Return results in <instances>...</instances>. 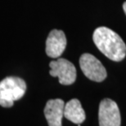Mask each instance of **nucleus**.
<instances>
[{"mask_svg": "<svg viewBox=\"0 0 126 126\" xmlns=\"http://www.w3.org/2000/svg\"><path fill=\"white\" fill-rule=\"evenodd\" d=\"M99 126H120V113L116 103L104 98L99 105Z\"/></svg>", "mask_w": 126, "mask_h": 126, "instance_id": "39448f33", "label": "nucleus"}, {"mask_svg": "<svg viewBox=\"0 0 126 126\" xmlns=\"http://www.w3.org/2000/svg\"><path fill=\"white\" fill-rule=\"evenodd\" d=\"M64 117L78 125H80L84 121L86 117L85 112L78 99L73 98L65 104Z\"/></svg>", "mask_w": 126, "mask_h": 126, "instance_id": "6e6552de", "label": "nucleus"}, {"mask_svg": "<svg viewBox=\"0 0 126 126\" xmlns=\"http://www.w3.org/2000/svg\"><path fill=\"white\" fill-rule=\"evenodd\" d=\"M49 73L53 77H58L61 85H69L76 81V69L71 62L66 59L59 58L57 60L51 61L49 63Z\"/></svg>", "mask_w": 126, "mask_h": 126, "instance_id": "20e7f679", "label": "nucleus"}, {"mask_svg": "<svg viewBox=\"0 0 126 126\" xmlns=\"http://www.w3.org/2000/svg\"><path fill=\"white\" fill-rule=\"evenodd\" d=\"M93 42L98 50L110 60L119 62L126 55V45L119 34L106 27L95 29Z\"/></svg>", "mask_w": 126, "mask_h": 126, "instance_id": "f257e3e1", "label": "nucleus"}, {"mask_svg": "<svg viewBox=\"0 0 126 126\" xmlns=\"http://www.w3.org/2000/svg\"><path fill=\"white\" fill-rule=\"evenodd\" d=\"M26 84L23 79L17 77H8L0 81V106L11 108L14 102L24 96Z\"/></svg>", "mask_w": 126, "mask_h": 126, "instance_id": "f03ea898", "label": "nucleus"}, {"mask_svg": "<svg viewBox=\"0 0 126 126\" xmlns=\"http://www.w3.org/2000/svg\"><path fill=\"white\" fill-rule=\"evenodd\" d=\"M65 103L60 98L50 99L44 108V115L49 126H61Z\"/></svg>", "mask_w": 126, "mask_h": 126, "instance_id": "0eeeda50", "label": "nucleus"}, {"mask_svg": "<svg viewBox=\"0 0 126 126\" xmlns=\"http://www.w3.org/2000/svg\"><path fill=\"white\" fill-rule=\"evenodd\" d=\"M66 47V37L63 31L53 29L46 40V54L51 58H58Z\"/></svg>", "mask_w": 126, "mask_h": 126, "instance_id": "423d86ee", "label": "nucleus"}, {"mask_svg": "<svg viewBox=\"0 0 126 126\" xmlns=\"http://www.w3.org/2000/svg\"><path fill=\"white\" fill-rule=\"evenodd\" d=\"M123 9H124V12L126 15V2H124V4H123Z\"/></svg>", "mask_w": 126, "mask_h": 126, "instance_id": "1a4fd4ad", "label": "nucleus"}, {"mask_svg": "<svg viewBox=\"0 0 126 126\" xmlns=\"http://www.w3.org/2000/svg\"><path fill=\"white\" fill-rule=\"evenodd\" d=\"M79 66L85 77L91 81L101 82L106 78V68L95 56L85 53L79 58Z\"/></svg>", "mask_w": 126, "mask_h": 126, "instance_id": "7ed1b4c3", "label": "nucleus"}]
</instances>
